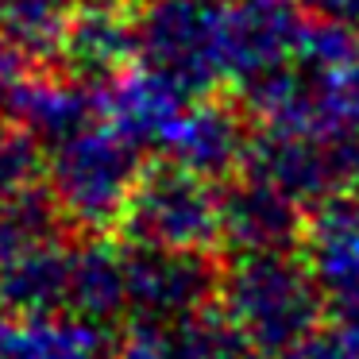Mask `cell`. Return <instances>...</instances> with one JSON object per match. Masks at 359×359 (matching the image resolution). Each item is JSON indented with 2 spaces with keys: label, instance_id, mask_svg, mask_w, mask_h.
Returning <instances> with one entry per match:
<instances>
[{
  "label": "cell",
  "instance_id": "e0dca14e",
  "mask_svg": "<svg viewBox=\"0 0 359 359\" xmlns=\"http://www.w3.org/2000/svg\"><path fill=\"white\" fill-rule=\"evenodd\" d=\"M70 16V0H0V27L24 50L58 47Z\"/></svg>",
  "mask_w": 359,
  "mask_h": 359
},
{
  "label": "cell",
  "instance_id": "5bb4252c",
  "mask_svg": "<svg viewBox=\"0 0 359 359\" xmlns=\"http://www.w3.org/2000/svg\"><path fill=\"white\" fill-rule=\"evenodd\" d=\"M0 359H120L109 328L74 313L20 317L0 332Z\"/></svg>",
  "mask_w": 359,
  "mask_h": 359
},
{
  "label": "cell",
  "instance_id": "8fae6325",
  "mask_svg": "<svg viewBox=\"0 0 359 359\" xmlns=\"http://www.w3.org/2000/svg\"><path fill=\"white\" fill-rule=\"evenodd\" d=\"M297 251L320 282L328 305L359 297V197L344 194L313 209Z\"/></svg>",
  "mask_w": 359,
  "mask_h": 359
},
{
  "label": "cell",
  "instance_id": "ffe728a7",
  "mask_svg": "<svg viewBox=\"0 0 359 359\" xmlns=\"http://www.w3.org/2000/svg\"><path fill=\"white\" fill-rule=\"evenodd\" d=\"M27 78H20V55L0 39V104H12Z\"/></svg>",
  "mask_w": 359,
  "mask_h": 359
},
{
  "label": "cell",
  "instance_id": "4fadbf2b",
  "mask_svg": "<svg viewBox=\"0 0 359 359\" xmlns=\"http://www.w3.org/2000/svg\"><path fill=\"white\" fill-rule=\"evenodd\" d=\"M58 47H62L74 78L93 86L97 78L112 81L116 74L128 70V62L140 55V35H135L132 20H124L112 4H89L70 16Z\"/></svg>",
  "mask_w": 359,
  "mask_h": 359
},
{
  "label": "cell",
  "instance_id": "2e32d148",
  "mask_svg": "<svg viewBox=\"0 0 359 359\" xmlns=\"http://www.w3.org/2000/svg\"><path fill=\"white\" fill-rule=\"evenodd\" d=\"M55 220L58 209L50 194L43 197L35 186L12 189L0 197V271L12 266L20 255H27L32 248L55 240Z\"/></svg>",
  "mask_w": 359,
  "mask_h": 359
},
{
  "label": "cell",
  "instance_id": "7a4b0ae2",
  "mask_svg": "<svg viewBox=\"0 0 359 359\" xmlns=\"http://www.w3.org/2000/svg\"><path fill=\"white\" fill-rule=\"evenodd\" d=\"M143 151L109 120L74 132L47 151V194L58 217L81 232H104L120 224L135 186L143 178Z\"/></svg>",
  "mask_w": 359,
  "mask_h": 359
},
{
  "label": "cell",
  "instance_id": "277c9868",
  "mask_svg": "<svg viewBox=\"0 0 359 359\" xmlns=\"http://www.w3.org/2000/svg\"><path fill=\"white\" fill-rule=\"evenodd\" d=\"M217 182L178 163H155L143 170L128 212L120 220L128 243L147 248L212 251L220 248V189Z\"/></svg>",
  "mask_w": 359,
  "mask_h": 359
},
{
  "label": "cell",
  "instance_id": "44dd1931",
  "mask_svg": "<svg viewBox=\"0 0 359 359\" xmlns=\"http://www.w3.org/2000/svg\"><path fill=\"white\" fill-rule=\"evenodd\" d=\"M332 332L340 336L351 351H359V297L332 305Z\"/></svg>",
  "mask_w": 359,
  "mask_h": 359
},
{
  "label": "cell",
  "instance_id": "52a82bcc",
  "mask_svg": "<svg viewBox=\"0 0 359 359\" xmlns=\"http://www.w3.org/2000/svg\"><path fill=\"white\" fill-rule=\"evenodd\" d=\"M305 205L259 174L243 170L220 189V248L232 255L297 251L305 236Z\"/></svg>",
  "mask_w": 359,
  "mask_h": 359
},
{
  "label": "cell",
  "instance_id": "30bf717a",
  "mask_svg": "<svg viewBox=\"0 0 359 359\" xmlns=\"http://www.w3.org/2000/svg\"><path fill=\"white\" fill-rule=\"evenodd\" d=\"M120 359H255V348L224 305L212 302L174 320H132Z\"/></svg>",
  "mask_w": 359,
  "mask_h": 359
},
{
  "label": "cell",
  "instance_id": "6da1fadb",
  "mask_svg": "<svg viewBox=\"0 0 359 359\" xmlns=\"http://www.w3.org/2000/svg\"><path fill=\"white\" fill-rule=\"evenodd\" d=\"M217 302L263 359H282L309 344L320 332L325 313H332L320 282L297 251L236 255L220 274Z\"/></svg>",
  "mask_w": 359,
  "mask_h": 359
},
{
  "label": "cell",
  "instance_id": "3957f363",
  "mask_svg": "<svg viewBox=\"0 0 359 359\" xmlns=\"http://www.w3.org/2000/svg\"><path fill=\"white\" fill-rule=\"evenodd\" d=\"M135 35L143 66L194 97L228 81V0H151Z\"/></svg>",
  "mask_w": 359,
  "mask_h": 359
},
{
  "label": "cell",
  "instance_id": "d6986e66",
  "mask_svg": "<svg viewBox=\"0 0 359 359\" xmlns=\"http://www.w3.org/2000/svg\"><path fill=\"white\" fill-rule=\"evenodd\" d=\"M282 359H359V351H351L336 332H317L309 344H302L297 351H290Z\"/></svg>",
  "mask_w": 359,
  "mask_h": 359
},
{
  "label": "cell",
  "instance_id": "ba28073f",
  "mask_svg": "<svg viewBox=\"0 0 359 359\" xmlns=\"http://www.w3.org/2000/svg\"><path fill=\"white\" fill-rule=\"evenodd\" d=\"M248 116L251 112L243 104L194 97L163 155L209 182H232L236 174H243L255 143V132H248Z\"/></svg>",
  "mask_w": 359,
  "mask_h": 359
},
{
  "label": "cell",
  "instance_id": "9c48e42d",
  "mask_svg": "<svg viewBox=\"0 0 359 359\" xmlns=\"http://www.w3.org/2000/svg\"><path fill=\"white\" fill-rule=\"evenodd\" d=\"M101 97H104V120L140 151H166L186 109L194 104L189 89H182L178 81H170L166 74L151 70L143 62L116 74L101 89Z\"/></svg>",
  "mask_w": 359,
  "mask_h": 359
},
{
  "label": "cell",
  "instance_id": "8992f818",
  "mask_svg": "<svg viewBox=\"0 0 359 359\" xmlns=\"http://www.w3.org/2000/svg\"><path fill=\"white\" fill-rule=\"evenodd\" d=\"M128 320H174L220 297V274L209 251L128 243Z\"/></svg>",
  "mask_w": 359,
  "mask_h": 359
},
{
  "label": "cell",
  "instance_id": "7c38bea8",
  "mask_svg": "<svg viewBox=\"0 0 359 359\" xmlns=\"http://www.w3.org/2000/svg\"><path fill=\"white\" fill-rule=\"evenodd\" d=\"M66 313L86 317L101 328H112L120 317L132 313L128 305V255L124 243L104 240L93 232L86 243L70 251V302Z\"/></svg>",
  "mask_w": 359,
  "mask_h": 359
},
{
  "label": "cell",
  "instance_id": "5b68a950",
  "mask_svg": "<svg viewBox=\"0 0 359 359\" xmlns=\"http://www.w3.org/2000/svg\"><path fill=\"white\" fill-rule=\"evenodd\" d=\"M243 170L274 182L305 209L336 201L351 194L359 182V135L320 140V135H290L259 128L251 143V158Z\"/></svg>",
  "mask_w": 359,
  "mask_h": 359
},
{
  "label": "cell",
  "instance_id": "7402d4cb",
  "mask_svg": "<svg viewBox=\"0 0 359 359\" xmlns=\"http://www.w3.org/2000/svg\"><path fill=\"white\" fill-rule=\"evenodd\" d=\"M4 328H8V325H4V302H0V332H4Z\"/></svg>",
  "mask_w": 359,
  "mask_h": 359
},
{
  "label": "cell",
  "instance_id": "9a60e30c",
  "mask_svg": "<svg viewBox=\"0 0 359 359\" xmlns=\"http://www.w3.org/2000/svg\"><path fill=\"white\" fill-rule=\"evenodd\" d=\"M70 251L74 243L47 240L0 271V302L20 317H50L66 313L70 302Z\"/></svg>",
  "mask_w": 359,
  "mask_h": 359
},
{
  "label": "cell",
  "instance_id": "ac0fdd59",
  "mask_svg": "<svg viewBox=\"0 0 359 359\" xmlns=\"http://www.w3.org/2000/svg\"><path fill=\"white\" fill-rule=\"evenodd\" d=\"M305 12L313 20H320V24H332L359 35V0H305Z\"/></svg>",
  "mask_w": 359,
  "mask_h": 359
}]
</instances>
